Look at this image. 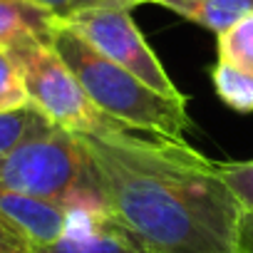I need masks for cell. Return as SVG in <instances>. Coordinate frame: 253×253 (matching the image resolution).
Instances as JSON below:
<instances>
[{"label":"cell","instance_id":"6da1fadb","mask_svg":"<svg viewBox=\"0 0 253 253\" xmlns=\"http://www.w3.org/2000/svg\"><path fill=\"white\" fill-rule=\"evenodd\" d=\"M104 213L139 253H238L243 211L216 162L137 129L77 134Z\"/></svg>","mask_w":253,"mask_h":253},{"label":"cell","instance_id":"7a4b0ae2","mask_svg":"<svg viewBox=\"0 0 253 253\" xmlns=\"http://www.w3.org/2000/svg\"><path fill=\"white\" fill-rule=\"evenodd\" d=\"M50 45L72 70L99 112L129 129L186 142V132L191 129V117L186 112L189 99H169L154 92L132 72L99 55L62 20H57Z\"/></svg>","mask_w":253,"mask_h":253},{"label":"cell","instance_id":"3957f363","mask_svg":"<svg viewBox=\"0 0 253 253\" xmlns=\"http://www.w3.org/2000/svg\"><path fill=\"white\" fill-rule=\"evenodd\" d=\"M0 184L67 211H104L89 157L77 134L50 126L0 157Z\"/></svg>","mask_w":253,"mask_h":253},{"label":"cell","instance_id":"277c9868","mask_svg":"<svg viewBox=\"0 0 253 253\" xmlns=\"http://www.w3.org/2000/svg\"><path fill=\"white\" fill-rule=\"evenodd\" d=\"M15 57L30 104L55 126L72 134H114L126 126L94 107L55 47L38 38L8 45Z\"/></svg>","mask_w":253,"mask_h":253},{"label":"cell","instance_id":"5b68a950","mask_svg":"<svg viewBox=\"0 0 253 253\" xmlns=\"http://www.w3.org/2000/svg\"><path fill=\"white\" fill-rule=\"evenodd\" d=\"M80 38H84L99 55L112 60L114 65L132 72L154 92L169 99H186L181 89L174 84L157 52L147 45L142 30L132 18L129 5H102L87 8L62 20Z\"/></svg>","mask_w":253,"mask_h":253},{"label":"cell","instance_id":"8992f818","mask_svg":"<svg viewBox=\"0 0 253 253\" xmlns=\"http://www.w3.org/2000/svg\"><path fill=\"white\" fill-rule=\"evenodd\" d=\"M0 218L8 221L35 248V246L55 243L65 233L70 211L62 204L33 194H23L0 184Z\"/></svg>","mask_w":253,"mask_h":253},{"label":"cell","instance_id":"52a82bcc","mask_svg":"<svg viewBox=\"0 0 253 253\" xmlns=\"http://www.w3.org/2000/svg\"><path fill=\"white\" fill-rule=\"evenodd\" d=\"M33 253H139L104 211H70L65 233Z\"/></svg>","mask_w":253,"mask_h":253},{"label":"cell","instance_id":"ba28073f","mask_svg":"<svg viewBox=\"0 0 253 253\" xmlns=\"http://www.w3.org/2000/svg\"><path fill=\"white\" fill-rule=\"evenodd\" d=\"M57 15L33 0H0V45H13L20 38H38L50 42Z\"/></svg>","mask_w":253,"mask_h":253},{"label":"cell","instance_id":"9c48e42d","mask_svg":"<svg viewBox=\"0 0 253 253\" xmlns=\"http://www.w3.org/2000/svg\"><path fill=\"white\" fill-rule=\"evenodd\" d=\"M147 3L162 5L216 35L253 13V0H147Z\"/></svg>","mask_w":253,"mask_h":253},{"label":"cell","instance_id":"30bf717a","mask_svg":"<svg viewBox=\"0 0 253 253\" xmlns=\"http://www.w3.org/2000/svg\"><path fill=\"white\" fill-rule=\"evenodd\" d=\"M211 82L221 102L228 104L233 112H241V114L253 112V75L251 72L226 60H218L211 70Z\"/></svg>","mask_w":253,"mask_h":253},{"label":"cell","instance_id":"8fae6325","mask_svg":"<svg viewBox=\"0 0 253 253\" xmlns=\"http://www.w3.org/2000/svg\"><path fill=\"white\" fill-rule=\"evenodd\" d=\"M50 126H55V124L47 122L33 104H28V107H23L18 112L0 114V157L10 154L23 142L47 132Z\"/></svg>","mask_w":253,"mask_h":253},{"label":"cell","instance_id":"7c38bea8","mask_svg":"<svg viewBox=\"0 0 253 253\" xmlns=\"http://www.w3.org/2000/svg\"><path fill=\"white\" fill-rule=\"evenodd\" d=\"M218 60H226L253 75V13L218 35Z\"/></svg>","mask_w":253,"mask_h":253},{"label":"cell","instance_id":"4fadbf2b","mask_svg":"<svg viewBox=\"0 0 253 253\" xmlns=\"http://www.w3.org/2000/svg\"><path fill=\"white\" fill-rule=\"evenodd\" d=\"M28 89L20 75V67L10 50L5 45H0V114L5 112H18L28 107Z\"/></svg>","mask_w":253,"mask_h":253},{"label":"cell","instance_id":"5bb4252c","mask_svg":"<svg viewBox=\"0 0 253 253\" xmlns=\"http://www.w3.org/2000/svg\"><path fill=\"white\" fill-rule=\"evenodd\" d=\"M221 181L233 194L243 213H253V159L248 162H216Z\"/></svg>","mask_w":253,"mask_h":253},{"label":"cell","instance_id":"9a60e30c","mask_svg":"<svg viewBox=\"0 0 253 253\" xmlns=\"http://www.w3.org/2000/svg\"><path fill=\"white\" fill-rule=\"evenodd\" d=\"M33 3L47 8L50 13H55L60 20L80 13V10H87V8H102V5H129V8H137L139 0H33Z\"/></svg>","mask_w":253,"mask_h":253},{"label":"cell","instance_id":"2e32d148","mask_svg":"<svg viewBox=\"0 0 253 253\" xmlns=\"http://www.w3.org/2000/svg\"><path fill=\"white\" fill-rule=\"evenodd\" d=\"M0 253H33V246L8 221L0 218Z\"/></svg>","mask_w":253,"mask_h":253},{"label":"cell","instance_id":"e0dca14e","mask_svg":"<svg viewBox=\"0 0 253 253\" xmlns=\"http://www.w3.org/2000/svg\"><path fill=\"white\" fill-rule=\"evenodd\" d=\"M238 253H253V213H243V216H241Z\"/></svg>","mask_w":253,"mask_h":253},{"label":"cell","instance_id":"ac0fdd59","mask_svg":"<svg viewBox=\"0 0 253 253\" xmlns=\"http://www.w3.org/2000/svg\"><path fill=\"white\" fill-rule=\"evenodd\" d=\"M144 3H147V0H139V5H144Z\"/></svg>","mask_w":253,"mask_h":253}]
</instances>
